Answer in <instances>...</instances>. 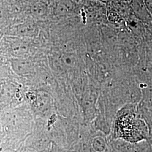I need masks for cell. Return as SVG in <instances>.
Segmentation results:
<instances>
[{"label": "cell", "instance_id": "obj_1", "mask_svg": "<svg viewBox=\"0 0 152 152\" xmlns=\"http://www.w3.org/2000/svg\"><path fill=\"white\" fill-rule=\"evenodd\" d=\"M38 31L37 27L33 22H26L14 27L11 29V32L19 36L31 37L36 34Z\"/></svg>", "mask_w": 152, "mask_h": 152}, {"label": "cell", "instance_id": "obj_2", "mask_svg": "<svg viewBox=\"0 0 152 152\" xmlns=\"http://www.w3.org/2000/svg\"><path fill=\"white\" fill-rule=\"evenodd\" d=\"M131 7L135 16L140 20L148 21L152 15L148 10L144 0H132Z\"/></svg>", "mask_w": 152, "mask_h": 152}, {"label": "cell", "instance_id": "obj_3", "mask_svg": "<svg viewBox=\"0 0 152 152\" xmlns=\"http://www.w3.org/2000/svg\"><path fill=\"white\" fill-rule=\"evenodd\" d=\"M75 3L73 0H59L55 7V13L59 15L69 14L75 10Z\"/></svg>", "mask_w": 152, "mask_h": 152}, {"label": "cell", "instance_id": "obj_4", "mask_svg": "<svg viewBox=\"0 0 152 152\" xmlns=\"http://www.w3.org/2000/svg\"><path fill=\"white\" fill-rule=\"evenodd\" d=\"M31 11L34 15L42 17L46 14L47 6L43 2H38L33 5L31 7Z\"/></svg>", "mask_w": 152, "mask_h": 152}, {"label": "cell", "instance_id": "obj_5", "mask_svg": "<svg viewBox=\"0 0 152 152\" xmlns=\"http://www.w3.org/2000/svg\"><path fill=\"white\" fill-rule=\"evenodd\" d=\"M148 10L152 15V0H144Z\"/></svg>", "mask_w": 152, "mask_h": 152}, {"label": "cell", "instance_id": "obj_6", "mask_svg": "<svg viewBox=\"0 0 152 152\" xmlns=\"http://www.w3.org/2000/svg\"><path fill=\"white\" fill-rule=\"evenodd\" d=\"M96 1H98V2H99L105 4H108L109 2L110 1V0H96Z\"/></svg>", "mask_w": 152, "mask_h": 152}, {"label": "cell", "instance_id": "obj_7", "mask_svg": "<svg viewBox=\"0 0 152 152\" xmlns=\"http://www.w3.org/2000/svg\"><path fill=\"white\" fill-rule=\"evenodd\" d=\"M121 1L125 2L126 4H128V3L130 4L131 2L132 1V0H121Z\"/></svg>", "mask_w": 152, "mask_h": 152}]
</instances>
